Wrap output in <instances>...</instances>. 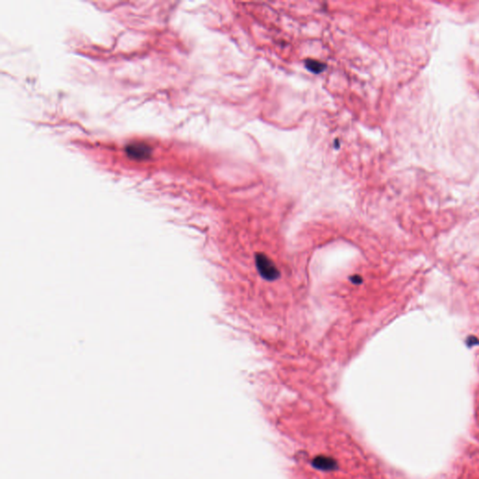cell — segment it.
<instances>
[{
  "label": "cell",
  "mask_w": 479,
  "mask_h": 479,
  "mask_svg": "<svg viewBox=\"0 0 479 479\" xmlns=\"http://www.w3.org/2000/svg\"><path fill=\"white\" fill-rule=\"evenodd\" d=\"M305 66L310 71H312L314 73H320L326 69L325 64H323L322 62H320V61L314 60V59H307L305 61Z\"/></svg>",
  "instance_id": "cell-4"
},
{
  "label": "cell",
  "mask_w": 479,
  "mask_h": 479,
  "mask_svg": "<svg viewBox=\"0 0 479 479\" xmlns=\"http://www.w3.org/2000/svg\"><path fill=\"white\" fill-rule=\"evenodd\" d=\"M256 263L257 271L261 276L269 281H273L279 277V271L273 261L264 254H256Z\"/></svg>",
  "instance_id": "cell-1"
},
{
  "label": "cell",
  "mask_w": 479,
  "mask_h": 479,
  "mask_svg": "<svg viewBox=\"0 0 479 479\" xmlns=\"http://www.w3.org/2000/svg\"><path fill=\"white\" fill-rule=\"evenodd\" d=\"M313 466L322 471H332L337 467L335 461L330 457L318 456L313 460Z\"/></svg>",
  "instance_id": "cell-3"
},
{
  "label": "cell",
  "mask_w": 479,
  "mask_h": 479,
  "mask_svg": "<svg viewBox=\"0 0 479 479\" xmlns=\"http://www.w3.org/2000/svg\"><path fill=\"white\" fill-rule=\"evenodd\" d=\"M127 153L135 159H145L149 157L151 149L145 144H131L127 147Z\"/></svg>",
  "instance_id": "cell-2"
}]
</instances>
